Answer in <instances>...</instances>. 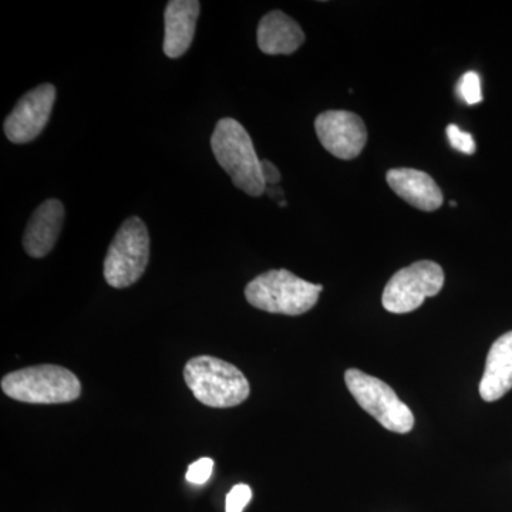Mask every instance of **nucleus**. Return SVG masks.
<instances>
[{
	"label": "nucleus",
	"mask_w": 512,
	"mask_h": 512,
	"mask_svg": "<svg viewBox=\"0 0 512 512\" xmlns=\"http://www.w3.org/2000/svg\"><path fill=\"white\" fill-rule=\"evenodd\" d=\"M211 147L218 164L227 171L232 184L251 197H261L266 191L262 177V160L256 154L251 136L241 123L222 119L215 126Z\"/></svg>",
	"instance_id": "obj_1"
},
{
	"label": "nucleus",
	"mask_w": 512,
	"mask_h": 512,
	"mask_svg": "<svg viewBox=\"0 0 512 512\" xmlns=\"http://www.w3.org/2000/svg\"><path fill=\"white\" fill-rule=\"evenodd\" d=\"M188 389L198 402L214 409H229L248 399L247 377L232 363L214 356H197L184 367Z\"/></svg>",
	"instance_id": "obj_2"
},
{
	"label": "nucleus",
	"mask_w": 512,
	"mask_h": 512,
	"mask_svg": "<svg viewBox=\"0 0 512 512\" xmlns=\"http://www.w3.org/2000/svg\"><path fill=\"white\" fill-rule=\"evenodd\" d=\"M322 291V285L311 284L286 269H274L252 279L245 298L261 311L298 316L311 311Z\"/></svg>",
	"instance_id": "obj_3"
},
{
	"label": "nucleus",
	"mask_w": 512,
	"mask_h": 512,
	"mask_svg": "<svg viewBox=\"0 0 512 512\" xmlns=\"http://www.w3.org/2000/svg\"><path fill=\"white\" fill-rule=\"evenodd\" d=\"M2 390L18 402L60 404L79 399L82 384L66 367L39 365L25 367L3 377Z\"/></svg>",
	"instance_id": "obj_4"
},
{
	"label": "nucleus",
	"mask_w": 512,
	"mask_h": 512,
	"mask_svg": "<svg viewBox=\"0 0 512 512\" xmlns=\"http://www.w3.org/2000/svg\"><path fill=\"white\" fill-rule=\"evenodd\" d=\"M150 259V235L138 217L128 218L104 259V279L113 288L123 289L136 284L144 275Z\"/></svg>",
	"instance_id": "obj_5"
},
{
	"label": "nucleus",
	"mask_w": 512,
	"mask_h": 512,
	"mask_svg": "<svg viewBox=\"0 0 512 512\" xmlns=\"http://www.w3.org/2000/svg\"><path fill=\"white\" fill-rule=\"evenodd\" d=\"M345 382L359 406L375 417L384 429L399 434L412 431L413 412L389 384L357 369H349L345 373Z\"/></svg>",
	"instance_id": "obj_6"
},
{
	"label": "nucleus",
	"mask_w": 512,
	"mask_h": 512,
	"mask_svg": "<svg viewBox=\"0 0 512 512\" xmlns=\"http://www.w3.org/2000/svg\"><path fill=\"white\" fill-rule=\"evenodd\" d=\"M443 285L444 272L439 264L414 262L387 282L382 296L384 309L397 315L416 311L427 298L439 295Z\"/></svg>",
	"instance_id": "obj_7"
},
{
	"label": "nucleus",
	"mask_w": 512,
	"mask_h": 512,
	"mask_svg": "<svg viewBox=\"0 0 512 512\" xmlns=\"http://www.w3.org/2000/svg\"><path fill=\"white\" fill-rule=\"evenodd\" d=\"M315 130L320 144L340 160L359 157L367 143L365 121L346 110H329L319 114Z\"/></svg>",
	"instance_id": "obj_8"
},
{
	"label": "nucleus",
	"mask_w": 512,
	"mask_h": 512,
	"mask_svg": "<svg viewBox=\"0 0 512 512\" xmlns=\"http://www.w3.org/2000/svg\"><path fill=\"white\" fill-rule=\"evenodd\" d=\"M56 100L53 84H42L26 93L5 120V134L12 143L26 144L45 130Z\"/></svg>",
	"instance_id": "obj_9"
},
{
	"label": "nucleus",
	"mask_w": 512,
	"mask_h": 512,
	"mask_svg": "<svg viewBox=\"0 0 512 512\" xmlns=\"http://www.w3.org/2000/svg\"><path fill=\"white\" fill-rule=\"evenodd\" d=\"M387 184L402 200L421 211L433 212L443 205V192L424 171L414 168H393L387 171Z\"/></svg>",
	"instance_id": "obj_10"
},
{
	"label": "nucleus",
	"mask_w": 512,
	"mask_h": 512,
	"mask_svg": "<svg viewBox=\"0 0 512 512\" xmlns=\"http://www.w3.org/2000/svg\"><path fill=\"white\" fill-rule=\"evenodd\" d=\"M64 207L59 200H47L40 205L30 218L23 248L32 258H45L55 248L57 238L63 228Z\"/></svg>",
	"instance_id": "obj_11"
},
{
	"label": "nucleus",
	"mask_w": 512,
	"mask_h": 512,
	"mask_svg": "<svg viewBox=\"0 0 512 512\" xmlns=\"http://www.w3.org/2000/svg\"><path fill=\"white\" fill-rule=\"evenodd\" d=\"M201 5L197 0H171L165 8L164 53L178 59L190 49Z\"/></svg>",
	"instance_id": "obj_12"
},
{
	"label": "nucleus",
	"mask_w": 512,
	"mask_h": 512,
	"mask_svg": "<svg viewBox=\"0 0 512 512\" xmlns=\"http://www.w3.org/2000/svg\"><path fill=\"white\" fill-rule=\"evenodd\" d=\"M305 43L301 26L281 10H272L258 26V46L265 55H292Z\"/></svg>",
	"instance_id": "obj_13"
},
{
	"label": "nucleus",
	"mask_w": 512,
	"mask_h": 512,
	"mask_svg": "<svg viewBox=\"0 0 512 512\" xmlns=\"http://www.w3.org/2000/svg\"><path fill=\"white\" fill-rule=\"evenodd\" d=\"M512 389V330L498 338L488 352L480 396L485 402L500 400Z\"/></svg>",
	"instance_id": "obj_14"
},
{
	"label": "nucleus",
	"mask_w": 512,
	"mask_h": 512,
	"mask_svg": "<svg viewBox=\"0 0 512 512\" xmlns=\"http://www.w3.org/2000/svg\"><path fill=\"white\" fill-rule=\"evenodd\" d=\"M457 96L467 106H476L483 101L481 92V79L476 72H467L460 77L456 87Z\"/></svg>",
	"instance_id": "obj_15"
},
{
	"label": "nucleus",
	"mask_w": 512,
	"mask_h": 512,
	"mask_svg": "<svg viewBox=\"0 0 512 512\" xmlns=\"http://www.w3.org/2000/svg\"><path fill=\"white\" fill-rule=\"evenodd\" d=\"M446 133L448 143H450V146L453 147L454 150L467 154V156H471V154L476 153V141H474V137L471 136L470 133L461 130V128L456 126V124H450V126H447Z\"/></svg>",
	"instance_id": "obj_16"
},
{
	"label": "nucleus",
	"mask_w": 512,
	"mask_h": 512,
	"mask_svg": "<svg viewBox=\"0 0 512 512\" xmlns=\"http://www.w3.org/2000/svg\"><path fill=\"white\" fill-rule=\"evenodd\" d=\"M252 498V490L247 484L234 485L227 495L225 501V511L227 512H242L247 507Z\"/></svg>",
	"instance_id": "obj_17"
},
{
	"label": "nucleus",
	"mask_w": 512,
	"mask_h": 512,
	"mask_svg": "<svg viewBox=\"0 0 512 512\" xmlns=\"http://www.w3.org/2000/svg\"><path fill=\"white\" fill-rule=\"evenodd\" d=\"M214 461L211 458L204 457L194 461L187 470V481L194 485H202L207 483L211 478Z\"/></svg>",
	"instance_id": "obj_18"
},
{
	"label": "nucleus",
	"mask_w": 512,
	"mask_h": 512,
	"mask_svg": "<svg viewBox=\"0 0 512 512\" xmlns=\"http://www.w3.org/2000/svg\"><path fill=\"white\" fill-rule=\"evenodd\" d=\"M262 177H264V181L266 187H272V185H276L281 181V173H279L276 165L272 164L271 161L262 160Z\"/></svg>",
	"instance_id": "obj_19"
},
{
	"label": "nucleus",
	"mask_w": 512,
	"mask_h": 512,
	"mask_svg": "<svg viewBox=\"0 0 512 512\" xmlns=\"http://www.w3.org/2000/svg\"><path fill=\"white\" fill-rule=\"evenodd\" d=\"M450 205H453V207H457V202L456 201L450 202Z\"/></svg>",
	"instance_id": "obj_20"
}]
</instances>
